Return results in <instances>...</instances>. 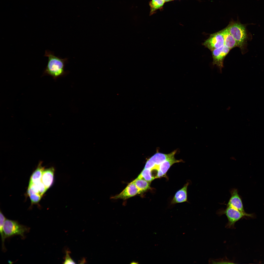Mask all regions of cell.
<instances>
[{
    "mask_svg": "<svg viewBox=\"0 0 264 264\" xmlns=\"http://www.w3.org/2000/svg\"><path fill=\"white\" fill-rule=\"evenodd\" d=\"M164 2H167L172 1L173 0H163Z\"/></svg>",
    "mask_w": 264,
    "mask_h": 264,
    "instance_id": "21",
    "label": "cell"
},
{
    "mask_svg": "<svg viewBox=\"0 0 264 264\" xmlns=\"http://www.w3.org/2000/svg\"><path fill=\"white\" fill-rule=\"evenodd\" d=\"M182 161L181 160L176 159L174 156L166 160L158 166L157 170V173L155 178L166 176L167 171L173 164Z\"/></svg>",
    "mask_w": 264,
    "mask_h": 264,
    "instance_id": "8",
    "label": "cell"
},
{
    "mask_svg": "<svg viewBox=\"0 0 264 264\" xmlns=\"http://www.w3.org/2000/svg\"><path fill=\"white\" fill-rule=\"evenodd\" d=\"M176 152V151H174L168 154H165L158 152L156 153L149 159L155 165L154 170H157L158 166L163 162L174 156Z\"/></svg>",
    "mask_w": 264,
    "mask_h": 264,
    "instance_id": "10",
    "label": "cell"
},
{
    "mask_svg": "<svg viewBox=\"0 0 264 264\" xmlns=\"http://www.w3.org/2000/svg\"><path fill=\"white\" fill-rule=\"evenodd\" d=\"M5 216L1 211L0 213V231L2 241V248L4 251H6V249L4 245V242L5 238L4 233L3 227L4 222L6 220Z\"/></svg>",
    "mask_w": 264,
    "mask_h": 264,
    "instance_id": "18",
    "label": "cell"
},
{
    "mask_svg": "<svg viewBox=\"0 0 264 264\" xmlns=\"http://www.w3.org/2000/svg\"><path fill=\"white\" fill-rule=\"evenodd\" d=\"M133 181L138 189L140 194L150 188L149 182L143 179L137 178Z\"/></svg>",
    "mask_w": 264,
    "mask_h": 264,
    "instance_id": "15",
    "label": "cell"
},
{
    "mask_svg": "<svg viewBox=\"0 0 264 264\" xmlns=\"http://www.w3.org/2000/svg\"><path fill=\"white\" fill-rule=\"evenodd\" d=\"M152 170L150 169L144 168L137 178L143 179L146 181L150 182L155 178L153 176L152 173Z\"/></svg>",
    "mask_w": 264,
    "mask_h": 264,
    "instance_id": "16",
    "label": "cell"
},
{
    "mask_svg": "<svg viewBox=\"0 0 264 264\" xmlns=\"http://www.w3.org/2000/svg\"><path fill=\"white\" fill-rule=\"evenodd\" d=\"M140 194L139 191L132 181L129 183L126 188L119 194L112 197L114 199H126Z\"/></svg>",
    "mask_w": 264,
    "mask_h": 264,
    "instance_id": "7",
    "label": "cell"
},
{
    "mask_svg": "<svg viewBox=\"0 0 264 264\" xmlns=\"http://www.w3.org/2000/svg\"><path fill=\"white\" fill-rule=\"evenodd\" d=\"M44 56L48 57V61L44 74L50 75L56 79L66 74L65 67L68 61L67 58L57 56L53 52L47 50L45 51Z\"/></svg>",
    "mask_w": 264,
    "mask_h": 264,
    "instance_id": "2",
    "label": "cell"
},
{
    "mask_svg": "<svg viewBox=\"0 0 264 264\" xmlns=\"http://www.w3.org/2000/svg\"><path fill=\"white\" fill-rule=\"evenodd\" d=\"M165 2L163 0H152L149 3L150 15L154 13L157 10L162 8Z\"/></svg>",
    "mask_w": 264,
    "mask_h": 264,
    "instance_id": "17",
    "label": "cell"
},
{
    "mask_svg": "<svg viewBox=\"0 0 264 264\" xmlns=\"http://www.w3.org/2000/svg\"><path fill=\"white\" fill-rule=\"evenodd\" d=\"M231 197L227 205L235 208L240 211L245 213L244 209L241 199L238 193L237 190L234 189L231 192Z\"/></svg>",
    "mask_w": 264,
    "mask_h": 264,
    "instance_id": "9",
    "label": "cell"
},
{
    "mask_svg": "<svg viewBox=\"0 0 264 264\" xmlns=\"http://www.w3.org/2000/svg\"><path fill=\"white\" fill-rule=\"evenodd\" d=\"M224 39V45L231 50L237 47L236 42L226 27L221 30Z\"/></svg>",
    "mask_w": 264,
    "mask_h": 264,
    "instance_id": "13",
    "label": "cell"
},
{
    "mask_svg": "<svg viewBox=\"0 0 264 264\" xmlns=\"http://www.w3.org/2000/svg\"><path fill=\"white\" fill-rule=\"evenodd\" d=\"M248 25L241 23L238 19L236 21L231 19L226 27L235 39L237 47L240 49L243 54L246 52L247 42L252 37L246 29Z\"/></svg>",
    "mask_w": 264,
    "mask_h": 264,
    "instance_id": "1",
    "label": "cell"
},
{
    "mask_svg": "<svg viewBox=\"0 0 264 264\" xmlns=\"http://www.w3.org/2000/svg\"><path fill=\"white\" fill-rule=\"evenodd\" d=\"M3 228L5 238L19 235L24 238L25 233L30 230L29 228L20 224L17 221L8 219L5 220Z\"/></svg>",
    "mask_w": 264,
    "mask_h": 264,
    "instance_id": "3",
    "label": "cell"
},
{
    "mask_svg": "<svg viewBox=\"0 0 264 264\" xmlns=\"http://www.w3.org/2000/svg\"><path fill=\"white\" fill-rule=\"evenodd\" d=\"M66 264H75L74 261L71 258L68 253V252L67 251L65 257V261L64 263Z\"/></svg>",
    "mask_w": 264,
    "mask_h": 264,
    "instance_id": "20",
    "label": "cell"
},
{
    "mask_svg": "<svg viewBox=\"0 0 264 264\" xmlns=\"http://www.w3.org/2000/svg\"><path fill=\"white\" fill-rule=\"evenodd\" d=\"M231 49L225 45L211 51L213 58L212 64L218 67L220 72L223 67V61Z\"/></svg>",
    "mask_w": 264,
    "mask_h": 264,
    "instance_id": "6",
    "label": "cell"
},
{
    "mask_svg": "<svg viewBox=\"0 0 264 264\" xmlns=\"http://www.w3.org/2000/svg\"><path fill=\"white\" fill-rule=\"evenodd\" d=\"M223 214L227 216L228 222L226 227L228 228H233L234 227L235 223L244 216L252 217V215L246 213L242 212L237 209L229 206H227V208L223 211Z\"/></svg>",
    "mask_w": 264,
    "mask_h": 264,
    "instance_id": "4",
    "label": "cell"
},
{
    "mask_svg": "<svg viewBox=\"0 0 264 264\" xmlns=\"http://www.w3.org/2000/svg\"><path fill=\"white\" fill-rule=\"evenodd\" d=\"M202 45L211 51L224 45V39L221 30L211 34Z\"/></svg>",
    "mask_w": 264,
    "mask_h": 264,
    "instance_id": "5",
    "label": "cell"
},
{
    "mask_svg": "<svg viewBox=\"0 0 264 264\" xmlns=\"http://www.w3.org/2000/svg\"><path fill=\"white\" fill-rule=\"evenodd\" d=\"M188 183H187L181 189L176 193L171 202L172 204L181 203L187 201V188Z\"/></svg>",
    "mask_w": 264,
    "mask_h": 264,
    "instance_id": "12",
    "label": "cell"
},
{
    "mask_svg": "<svg viewBox=\"0 0 264 264\" xmlns=\"http://www.w3.org/2000/svg\"><path fill=\"white\" fill-rule=\"evenodd\" d=\"M32 203H36L38 202L41 198L42 196L39 194L33 193L29 195Z\"/></svg>",
    "mask_w": 264,
    "mask_h": 264,
    "instance_id": "19",
    "label": "cell"
},
{
    "mask_svg": "<svg viewBox=\"0 0 264 264\" xmlns=\"http://www.w3.org/2000/svg\"><path fill=\"white\" fill-rule=\"evenodd\" d=\"M55 170L53 167L44 170L41 178V181L47 189L53 184Z\"/></svg>",
    "mask_w": 264,
    "mask_h": 264,
    "instance_id": "11",
    "label": "cell"
},
{
    "mask_svg": "<svg viewBox=\"0 0 264 264\" xmlns=\"http://www.w3.org/2000/svg\"><path fill=\"white\" fill-rule=\"evenodd\" d=\"M44 170V167L42 165L41 162H40L37 168L31 175L29 183H35L41 181L42 175Z\"/></svg>",
    "mask_w": 264,
    "mask_h": 264,
    "instance_id": "14",
    "label": "cell"
}]
</instances>
